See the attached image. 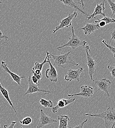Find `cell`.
I'll use <instances>...</instances> for the list:
<instances>
[{
  "mask_svg": "<svg viewBox=\"0 0 115 128\" xmlns=\"http://www.w3.org/2000/svg\"><path fill=\"white\" fill-rule=\"evenodd\" d=\"M70 53L71 51L58 55H54L50 54V57H51L54 61L53 66H56L59 68H64L79 66V63H76L73 60L70 56Z\"/></svg>",
  "mask_w": 115,
  "mask_h": 128,
  "instance_id": "1",
  "label": "cell"
},
{
  "mask_svg": "<svg viewBox=\"0 0 115 128\" xmlns=\"http://www.w3.org/2000/svg\"><path fill=\"white\" fill-rule=\"evenodd\" d=\"M85 116H89L93 117H99L104 120V126L108 128L112 124L115 123V110L113 108H111L110 105L109 106L108 108L104 112L99 114H89L86 113Z\"/></svg>",
  "mask_w": 115,
  "mask_h": 128,
  "instance_id": "2",
  "label": "cell"
},
{
  "mask_svg": "<svg viewBox=\"0 0 115 128\" xmlns=\"http://www.w3.org/2000/svg\"><path fill=\"white\" fill-rule=\"evenodd\" d=\"M70 29L71 30V34L70 37L68 38L69 41L64 45L58 47L57 49L60 50L61 48H70L72 50H75L76 48H79L80 46H85L87 42L85 41L81 40L75 34L74 32V30L73 26L70 27Z\"/></svg>",
  "mask_w": 115,
  "mask_h": 128,
  "instance_id": "3",
  "label": "cell"
},
{
  "mask_svg": "<svg viewBox=\"0 0 115 128\" xmlns=\"http://www.w3.org/2000/svg\"><path fill=\"white\" fill-rule=\"evenodd\" d=\"M85 50L87 56V64L88 67V73L90 77L91 80L93 81H95L93 79V75L95 74L96 69V61L93 58L92 56L90 54V52L91 51L90 46H87L85 48Z\"/></svg>",
  "mask_w": 115,
  "mask_h": 128,
  "instance_id": "4",
  "label": "cell"
},
{
  "mask_svg": "<svg viewBox=\"0 0 115 128\" xmlns=\"http://www.w3.org/2000/svg\"><path fill=\"white\" fill-rule=\"evenodd\" d=\"M60 2L63 3L65 5L75 8L77 11H78L83 16H89V14L83 11V9L84 8V4L83 0L75 2L72 0H61Z\"/></svg>",
  "mask_w": 115,
  "mask_h": 128,
  "instance_id": "5",
  "label": "cell"
},
{
  "mask_svg": "<svg viewBox=\"0 0 115 128\" xmlns=\"http://www.w3.org/2000/svg\"><path fill=\"white\" fill-rule=\"evenodd\" d=\"M77 12H74L73 14H69L67 17L65 18L60 20V24L57 26L55 30H53V33H55L57 31L59 30L65 28H68L69 27L72 26V20L77 17Z\"/></svg>",
  "mask_w": 115,
  "mask_h": 128,
  "instance_id": "6",
  "label": "cell"
},
{
  "mask_svg": "<svg viewBox=\"0 0 115 128\" xmlns=\"http://www.w3.org/2000/svg\"><path fill=\"white\" fill-rule=\"evenodd\" d=\"M46 54L48 55L47 60L48 61L50 68H49L47 69L45 71L46 77V78L49 79L52 82H57L58 79V74L57 70L56 69L55 67L53 66V64H52L50 62V53L48 51H47Z\"/></svg>",
  "mask_w": 115,
  "mask_h": 128,
  "instance_id": "7",
  "label": "cell"
},
{
  "mask_svg": "<svg viewBox=\"0 0 115 128\" xmlns=\"http://www.w3.org/2000/svg\"><path fill=\"white\" fill-rule=\"evenodd\" d=\"M83 70L84 69L82 67H81L77 70L69 69L66 73L65 76V80L67 81H77L79 82L80 74Z\"/></svg>",
  "mask_w": 115,
  "mask_h": 128,
  "instance_id": "8",
  "label": "cell"
},
{
  "mask_svg": "<svg viewBox=\"0 0 115 128\" xmlns=\"http://www.w3.org/2000/svg\"><path fill=\"white\" fill-rule=\"evenodd\" d=\"M29 86L28 90L25 93V95L28 94H32L35 93H42L45 95L50 93V92L48 90H45L41 89L39 86L34 84L31 80V76H30L28 78Z\"/></svg>",
  "mask_w": 115,
  "mask_h": 128,
  "instance_id": "9",
  "label": "cell"
},
{
  "mask_svg": "<svg viewBox=\"0 0 115 128\" xmlns=\"http://www.w3.org/2000/svg\"><path fill=\"white\" fill-rule=\"evenodd\" d=\"M95 84L97 86L99 91H102L106 93L108 97L110 96L109 90L112 84L111 82L106 78L95 81Z\"/></svg>",
  "mask_w": 115,
  "mask_h": 128,
  "instance_id": "10",
  "label": "cell"
},
{
  "mask_svg": "<svg viewBox=\"0 0 115 128\" xmlns=\"http://www.w3.org/2000/svg\"><path fill=\"white\" fill-rule=\"evenodd\" d=\"M57 120L47 115L43 112V110H40V118L37 124L36 128H41L43 127L53 123H57Z\"/></svg>",
  "mask_w": 115,
  "mask_h": 128,
  "instance_id": "11",
  "label": "cell"
},
{
  "mask_svg": "<svg viewBox=\"0 0 115 128\" xmlns=\"http://www.w3.org/2000/svg\"><path fill=\"white\" fill-rule=\"evenodd\" d=\"M94 88L89 85H84L81 87V92L79 93L75 94H69L67 96L69 97L74 96H81L84 98H90L94 94Z\"/></svg>",
  "mask_w": 115,
  "mask_h": 128,
  "instance_id": "12",
  "label": "cell"
},
{
  "mask_svg": "<svg viewBox=\"0 0 115 128\" xmlns=\"http://www.w3.org/2000/svg\"><path fill=\"white\" fill-rule=\"evenodd\" d=\"M1 67L2 69L3 70V72L8 73L10 75V76H11L12 79L13 80L14 82L17 83V84L18 85H21V80L23 79V78H25V76H20L16 74L11 72V71H10L9 70V68H8L7 64H6L3 61H1Z\"/></svg>",
  "mask_w": 115,
  "mask_h": 128,
  "instance_id": "13",
  "label": "cell"
},
{
  "mask_svg": "<svg viewBox=\"0 0 115 128\" xmlns=\"http://www.w3.org/2000/svg\"><path fill=\"white\" fill-rule=\"evenodd\" d=\"M75 100V98H69V99H65V98L61 99L58 102L57 105L55 106L52 108V111L53 113H56L60 108L66 107V106L74 102Z\"/></svg>",
  "mask_w": 115,
  "mask_h": 128,
  "instance_id": "14",
  "label": "cell"
},
{
  "mask_svg": "<svg viewBox=\"0 0 115 128\" xmlns=\"http://www.w3.org/2000/svg\"><path fill=\"white\" fill-rule=\"evenodd\" d=\"M104 3H105V0H104L102 3L100 4H97V6L95 8V10L93 14L92 15L89 16L87 17V19L88 20L95 18L96 17V16H97L99 15H101L104 17H105L106 16L105 14L103 12V11L105 10Z\"/></svg>",
  "mask_w": 115,
  "mask_h": 128,
  "instance_id": "15",
  "label": "cell"
},
{
  "mask_svg": "<svg viewBox=\"0 0 115 128\" xmlns=\"http://www.w3.org/2000/svg\"><path fill=\"white\" fill-rule=\"evenodd\" d=\"M99 28H100L98 24L87 23L84 27L80 29V30L83 31L85 34L89 36L98 30Z\"/></svg>",
  "mask_w": 115,
  "mask_h": 128,
  "instance_id": "16",
  "label": "cell"
},
{
  "mask_svg": "<svg viewBox=\"0 0 115 128\" xmlns=\"http://www.w3.org/2000/svg\"><path fill=\"white\" fill-rule=\"evenodd\" d=\"M59 121L58 128H68V123L69 121V116L66 115H61L58 116Z\"/></svg>",
  "mask_w": 115,
  "mask_h": 128,
  "instance_id": "17",
  "label": "cell"
},
{
  "mask_svg": "<svg viewBox=\"0 0 115 128\" xmlns=\"http://www.w3.org/2000/svg\"><path fill=\"white\" fill-rule=\"evenodd\" d=\"M0 92L2 95V96H3L5 99L6 100V101L11 106V108H12V109L14 111V112L15 113V114H17V113L16 110H15L11 101L10 100V99L9 98V93H8V91L4 88H3V87H2L0 84Z\"/></svg>",
  "mask_w": 115,
  "mask_h": 128,
  "instance_id": "18",
  "label": "cell"
},
{
  "mask_svg": "<svg viewBox=\"0 0 115 128\" xmlns=\"http://www.w3.org/2000/svg\"><path fill=\"white\" fill-rule=\"evenodd\" d=\"M47 58H48V55L46 54V57L42 63H39L38 62H36L34 63V66L32 68V71H34L35 70H39L42 72V68H43V66L44 65V64L48 63V61L47 60Z\"/></svg>",
  "mask_w": 115,
  "mask_h": 128,
  "instance_id": "19",
  "label": "cell"
},
{
  "mask_svg": "<svg viewBox=\"0 0 115 128\" xmlns=\"http://www.w3.org/2000/svg\"><path fill=\"white\" fill-rule=\"evenodd\" d=\"M39 103L42 106L46 108H52L53 106V102L51 100H47L43 98H40L39 100Z\"/></svg>",
  "mask_w": 115,
  "mask_h": 128,
  "instance_id": "20",
  "label": "cell"
},
{
  "mask_svg": "<svg viewBox=\"0 0 115 128\" xmlns=\"http://www.w3.org/2000/svg\"><path fill=\"white\" fill-rule=\"evenodd\" d=\"M19 123L22 125H29L33 122V120L30 117H26L22 120H20Z\"/></svg>",
  "mask_w": 115,
  "mask_h": 128,
  "instance_id": "21",
  "label": "cell"
},
{
  "mask_svg": "<svg viewBox=\"0 0 115 128\" xmlns=\"http://www.w3.org/2000/svg\"><path fill=\"white\" fill-rule=\"evenodd\" d=\"M99 20L100 21H104L106 24H109L110 23H115V19L113 18H111V17H104V18H102V19H99Z\"/></svg>",
  "mask_w": 115,
  "mask_h": 128,
  "instance_id": "22",
  "label": "cell"
},
{
  "mask_svg": "<svg viewBox=\"0 0 115 128\" xmlns=\"http://www.w3.org/2000/svg\"><path fill=\"white\" fill-rule=\"evenodd\" d=\"M102 43H103L107 48L109 49V50L111 52V53L113 54L114 55V57L115 58V48L112 46L111 45L107 44V42H106V40H102Z\"/></svg>",
  "mask_w": 115,
  "mask_h": 128,
  "instance_id": "23",
  "label": "cell"
},
{
  "mask_svg": "<svg viewBox=\"0 0 115 128\" xmlns=\"http://www.w3.org/2000/svg\"><path fill=\"white\" fill-rule=\"evenodd\" d=\"M107 2H108L109 8H111L112 12V14L111 15V18H112L113 15L115 14V2L111 0H107Z\"/></svg>",
  "mask_w": 115,
  "mask_h": 128,
  "instance_id": "24",
  "label": "cell"
},
{
  "mask_svg": "<svg viewBox=\"0 0 115 128\" xmlns=\"http://www.w3.org/2000/svg\"><path fill=\"white\" fill-rule=\"evenodd\" d=\"M107 68L110 72V74L113 78H115V66H108Z\"/></svg>",
  "mask_w": 115,
  "mask_h": 128,
  "instance_id": "25",
  "label": "cell"
},
{
  "mask_svg": "<svg viewBox=\"0 0 115 128\" xmlns=\"http://www.w3.org/2000/svg\"><path fill=\"white\" fill-rule=\"evenodd\" d=\"M31 80H32V82H33L34 84H36V85H37L38 86H39L40 87V81L38 80H37L34 76H33V75L31 76Z\"/></svg>",
  "mask_w": 115,
  "mask_h": 128,
  "instance_id": "26",
  "label": "cell"
},
{
  "mask_svg": "<svg viewBox=\"0 0 115 128\" xmlns=\"http://www.w3.org/2000/svg\"><path fill=\"white\" fill-rule=\"evenodd\" d=\"M88 121V119H86L84 121H83L81 123H80L79 125H76L75 126L73 127H68V128H84V126L85 125V124Z\"/></svg>",
  "mask_w": 115,
  "mask_h": 128,
  "instance_id": "27",
  "label": "cell"
},
{
  "mask_svg": "<svg viewBox=\"0 0 115 128\" xmlns=\"http://www.w3.org/2000/svg\"><path fill=\"white\" fill-rule=\"evenodd\" d=\"M111 40H110L109 43L108 44L110 45L111 41L114 40L115 42V28H114V29H113L111 31Z\"/></svg>",
  "mask_w": 115,
  "mask_h": 128,
  "instance_id": "28",
  "label": "cell"
},
{
  "mask_svg": "<svg viewBox=\"0 0 115 128\" xmlns=\"http://www.w3.org/2000/svg\"><path fill=\"white\" fill-rule=\"evenodd\" d=\"M17 123L16 121H12L9 125H4L3 128H14V126Z\"/></svg>",
  "mask_w": 115,
  "mask_h": 128,
  "instance_id": "29",
  "label": "cell"
},
{
  "mask_svg": "<svg viewBox=\"0 0 115 128\" xmlns=\"http://www.w3.org/2000/svg\"><path fill=\"white\" fill-rule=\"evenodd\" d=\"M32 73H33V76H34L38 80L40 81L41 79L42 78V74H41V75H37V74H35L33 71H32Z\"/></svg>",
  "mask_w": 115,
  "mask_h": 128,
  "instance_id": "30",
  "label": "cell"
},
{
  "mask_svg": "<svg viewBox=\"0 0 115 128\" xmlns=\"http://www.w3.org/2000/svg\"><path fill=\"white\" fill-rule=\"evenodd\" d=\"M3 38H5V44H7V39H8V37L6 36H0V40L3 39Z\"/></svg>",
  "mask_w": 115,
  "mask_h": 128,
  "instance_id": "31",
  "label": "cell"
},
{
  "mask_svg": "<svg viewBox=\"0 0 115 128\" xmlns=\"http://www.w3.org/2000/svg\"><path fill=\"white\" fill-rule=\"evenodd\" d=\"M35 74L37 75H41L42 74V72L39 70H35L34 71H33Z\"/></svg>",
  "mask_w": 115,
  "mask_h": 128,
  "instance_id": "32",
  "label": "cell"
},
{
  "mask_svg": "<svg viewBox=\"0 0 115 128\" xmlns=\"http://www.w3.org/2000/svg\"><path fill=\"white\" fill-rule=\"evenodd\" d=\"M111 128H115V123H114L113 124V125H112Z\"/></svg>",
  "mask_w": 115,
  "mask_h": 128,
  "instance_id": "33",
  "label": "cell"
},
{
  "mask_svg": "<svg viewBox=\"0 0 115 128\" xmlns=\"http://www.w3.org/2000/svg\"><path fill=\"white\" fill-rule=\"evenodd\" d=\"M0 36H2V32H1L0 30Z\"/></svg>",
  "mask_w": 115,
  "mask_h": 128,
  "instance_id": "34",
  "label": "cell"
},
{
  "mask_svg": "<svg viewBox=\"0 0 115 128\" xmlns=\"http://www.w3.org/2000/svg\"><path fill=\"white\" fill-rule=\"evenodd\" d=\"M0 3H2V2H0Z\"/></svg>",
  "mask_w": 115,
  "mask_h": 128,
  "instance_id": "35",
  "label": "cell"
},
{
  "mask_svg": "<svg viewBox=\"0 0 115 128\" xmlns=\"http://www.w3.org/2000/svg\"><path fill=\"white\" fill-rule=\"evenodd\" d=\"M22 128V127H21V128Z\"/></svg>",
  "mask_w": 115,
  "mask_h": 128,
  "instance_id": "36",
  "label": "cell"
},
{
  "mask_svg": "<svg viewBox=\"0 0 115 128\" xmlns=\"http://www.w3.org/2000/svg\"></svg>",
  "mask_w": 115,
  "mask_h": 128,
  "instance_id": "37",
  "label": "cell"
},
{
  "mask_svg": "<svg viewBox=\"0 0 115 128\" xmlns=\"http://www.w3.org/2000/svg\"></svg>",
  "mask_w": 115,
  "mask_h": 128,
  "instance_id": "38",
  "label": "cell"
}]
</instances>
